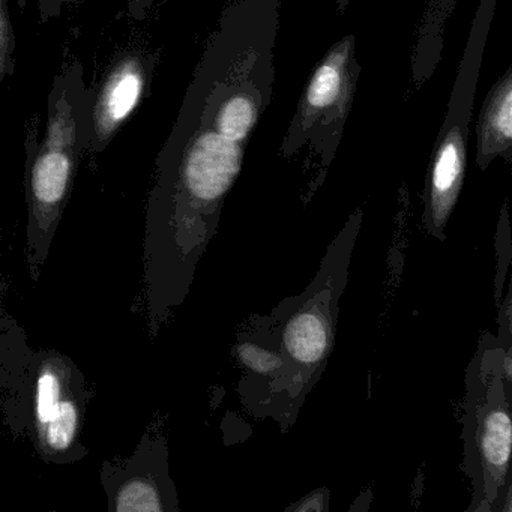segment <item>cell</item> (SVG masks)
<instances>
[{"instance_id": "6da1fadb", "label": "cell", "mask_w": 512, "mask_h": 512, "mask_svg": "<svg viewBox=\"0 0 512 512\" xmlns=\"http://www.w3.org/2000/svg\"><path fill=\"white\" fill-rule=\"evenodd\" d=\"M280 0H235L212 34L157 158L146 208L145 296L184 304L274 91Z\"/></svg>"}, {"instance_id": "7a4b0ae2", "label": "cell", "mask_w": 512, "mask_h": 512, "mask_svg": "<svg viewBox=\"0 0 512 512\" xmlns=\"http://www.w3.org/2000/svg\"><path fill=\"white\" fill-rule=\"evenodd\" d=\"M91 97L92 89L86 85L82 62L74 59L53 79L43 139L38 140L37 122L28 130L25 254L34 281L41 277L73 193L80 161L88 152Z\"/></svg>"}, {"instance_id": "3957f363", "label": "cell", "mask_w": 512, "mask_h": 512, "mask_svg": "<svg viewBox=\"0 0 512 512\" xmlns=\"http://www.w3.org/2000/svg\"><path fill=\"white\" fill-rule=\"evenodd\" d=\"M362 212L352 215L340 235L329 245L319 274L302 295L287 299L275 310L272 319L278 335L274 347L284 359L280 376L250 407L274 406L269 416L284 425L293 421L305 395L322 376L326 361L334 349L338 299L346 287L353 245L361 229Z\"/></svg>"}, {"instance_id": "277c9868", "label": "cell", "mask_w": 512, "mask_h": 512, "mask_svg": "<svg viewBox=\"0 0 512 512\" xmlns=\"http://www.w3.org/2000/svg\"><path fill=\"white\" fill-rule=\"evenodd\" d=\"M464 467L472 481L469 511L511 512L512 355L484 334L466 373Z\"/></svg>"}, {"instance_id": "5b68a950", "label": "cell", "mask_w": 512, "mask_h": 512, "mask_svg": "<svg viewBox=\"0 0 512 512\" xmlns=\"http://www.w3.org/2000/svg\"><path fill=\"white\" fill-rule=\"evenodd\" d=\"M22 373L14 371L5 409L14 428H25L47 463L70 464L88 455L83 446L89 391L86 379L68 356L25 347Z\"/></svg>"}, {"instance_id": "8992f818", "label": "cell", "mask_w": 512, "mask_h": 512, "mask_svg": "<svg viewBox=\"0 0 512 512\" xmlns=\"http://www.w3.org/2000/svg\"><path fill=\"white\" fill-rule=\"evenodd\" d=\"M496 2H479L466 50L458 67L448 112L428 167L424 223L428 233L440 241L445 239L446 224L457 205L466 176L470 118Z\"/></svg>"}, {"instance_id": "52a82bcc", "label": "cell", "mask_w": 512, "mask_h": 512, "mask_svg": "<svg viewBox=\"0 0 512 512\" xmlns=\"http://www.w3.org/2000/svg\"><path fill=\"white\" fill-rule=\"evenodd\" d=\"M359 73L356 40L347 35L328 50L311 74L281 146L284 157L308 145L320 155L323 166L331 164L352 109Z\"/></svg>"}, {"instance_id": "ba28073f", "label": "cell", "mask_w": 512, "mask_h": 512, "mask_svg": "<svg viewBox=\"0 0 512 512\" xmlns=\"http://www.w3.org/2000/svg\"><path fill=\"white\" fill-rule=\"evenodd\" d=\"M157 61V55L142 50H127L113 59L100 86L92 89L88 152L106 151L116 134L133 118L151 92Z\"/></svg>"}, {"instance_id": "9c48e42d", "label": "cell", "mask_w": 512, "mask_h": 512, "mask_svg": "<svg viewBox=\"0 0 512 512\" xmlns=\"http://www.w3.org/2000/svg\"><path fill=\"white\" fill-rule=\"evenodd\" d=\"M104 487L112 512H170L178 497L169 478L167 446L163 439H143L139 451L121 469L106 463Z\"/></svg>"}, {"instance_id": "30bf717a", "label": "cell", "mask_w": 512, "mask_h": 512, "mask_svg": "<svg viewBox=\"0 0 512 512\" xmlns=\"http://www.w3.org/2000/svg\"><path fill=\"white\" fill-rule=\"evenodd\" d=\"M496 158L512 160V65L491 86L476 127V164L485 170Z\"/></svg>"}, {"instance_id": "8fae6325", "label": "cell", "mask_w": 512, "mask_h": 512, "mask_svg": "<svg viewBox=\"0 0 512 512\" xmlns=\"http://www.w3.org/2000/svg\"><path fill=\"white\" fill-rule=\"evenodd\" d=\"M236 352H238L239 361L254 377H263V379L266 377L272 383L283 371V356L272 347L259 346L248 340L239 343Z\"/></svg>"}, {"instance_id": "7c38bea8", "label": "cell", "mask_w": 512, "mask_h": 512, "mask_svg": "<svg viewBox=\"0 0 512 512\" xmlns=\"http://www.w3.org/2000/svg\"><path fill=\"white\" fill-rule=\"evenodd\" d=\"M16 34L11 22L8 0H0V88L16 68Z\"/></svg>"}, {"instance_id": "4fadbf2b", "label": "cell", "mask_w": 512, "mask_h": 512, "mask_svg": "<svg viewBox=\"0 0 512 512\" xmlns=\"http://www.w3.org/2000/svg\"><path fill=\"white\" fill-rule=\"evenodd\" d=\"M79 0H38V16L43 25L58 19L68 7H73Z\"/></svg>"}, {"instance_id": "5bb4252c", "label": "cell", "mask_w": 512, "mask_h": 512, "mask_svg": "<svg viewBox=\"0 0 512 512\" xmlns=\"http://www.w3.org/2000/svg\"><path fill=\"white\" fill-rule=\"evenodd\" d=\"M155 0H128V14L134 20H143L151 10Z\"/></svg>"}, {"instance_id": "9a60e30c", "label": "cell", "mask_w": 512, "mask_h": 512, "mask_svg": "<svg viewBox=\"0 0 512 512\" xmlns=\"http://www.w3.org/2000/svg\"><path fill=\"white\" fill-rule=\"evenodd\" d=\"M323 491H317L316 499H314V496H311L310 502H304L302 505L296 506V511H313V509L314 511H326L328 509V500H320L319 502Z\"/></svg>"}, {"instance_id": "2e32d148", "label": "cell", "mask_w": 512, "mask_h": 512, "mask_svg": "<svg viewBox=\"0 0 512 512\" xmlns=\"http://www.w3.org/2000/svg\"><path fill=\"white\" fill-rule=\"evenodd\" d=\"M335 2H337L338 10H340V13H344L350 4V0H335Z\"/></svg>"}, {"instance_id": "e0dca14e", "label": "cell", "mask_w": 512, "mask_h": 512, "mask_svg": "<svg viewBox=\"0 0 512 512\" xmlns=\"http://www.w3.org/2000/svg\"><path fill=\"white\" fill-rule=\"evenodd\" d=\"M29 0H17V5H19L20 10L25 11V8L28 7Z\"/></svg>"}]
</instances>
